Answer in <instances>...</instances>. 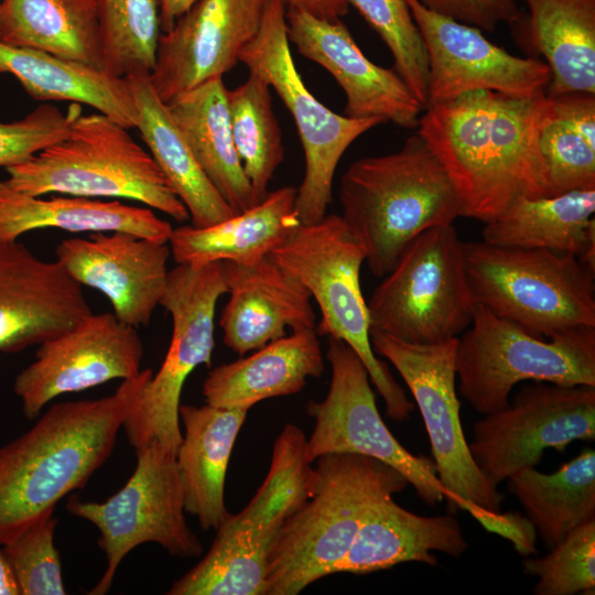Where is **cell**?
Here are the masks:
<instances>
[{"label": "cell", "instance_id": "10", "mask_svg": "<svg viewBox=\"0 0 595 595\" xmlns=\"http://www.w3.org/2000/svg\"><path fill=\"white\" fill-rule=\"evenodd\" d=\"M383 277L367 302L370 329L411 344H437L470 325L476 304L453 224L420 234Z\"/></svg>", "mask_w": 595, "mask_h": 595}, {"label": "cell", "instance_id": "29", "mask_svg": "<svg viewBox=\"0 0 595 595\" xmlns=\"http://www.w3.org/2000/svg\"><path fill=\"white\" fill-rule=\"evenodd\" d=\"M44 228L69 232L121 231L169 242L173 227L151 208L84 196L42 198L18 192L0 181V241L18 240Z\"/></svg>", "mask_w": 595, "mask_h": 595}, {"label": "cell", "instance_id": "18", "mask_svg": "<svg viewBox=\"0 0 595 595\" xmlns=\"http://www.w3.org/2000/svg\"><path fill=\"white\" fill-rule=\"evenodd\" d=\"M428 56L426 107L476 90L532 98L548 93L551 72L540 57H519L483 31L405 0ZM425 107V108H426Z\"/></svg>", "mask_w": 595, "mask_h": 595}, {"label": "cell", "instance_id": "35", "mask_svg": "<svg viewBox=\"0 0 595 595\" xmlns=\"http://www.w3.org/2000/svg\"><path fill=\"white\" fill-rule=\"evenodd\" d=\"M508 480L548 550L577 527L595 520V451L584 448L553 473L524 468Z\"/></svg>", "mask_w": 595, "mask_h": 595}, {"label": "cell", "instance_id": "13", "mask_svg": "<svg viewBox=\"0 0 595 595\" xmlns=\"http://www.w3.org/2000/svg\"><path fill=\"white\" fill-rule=\"evenodd\" d=\"M134 451V470L115 495L102 502L72 495L65 505L71 515L97 528L98 545L106 555V570L89 595L106 594L125 556L143 543H158L184 559L203 554L201 540L186 522L175 455L158 442Z\"/></svg>", "mask_w": 595, "mask_h": 595}, {"label": "cell", "instance_id": "24", "mask_svg": "<svg viewBox=\"0 0 595 595\" xmlns=\"http://www.w3.org/2000/svg\"><path fill=\"white\" fill-rule=\"evenodd\" d=\"M467 549L468 542L453 515L420 516L389 496L371 508L333 574H369L403 562L436 566L433 552L459 558Z\"/></svg>", "mask_w": 595, "mask_h": 595}, {"label": "cell", "instance_id": "22", "mask_svg": "<svg viewBox=\"0 0 595 595\" xmlns=\"http://www.w3.org/2000/svg\"><path fill=\"white\" fill-rule=\"evenodd\" d=\"M90 313L83 286L58 261L18 240L0 241V354L40 345Z\"/></svg>", "mask_w": 595, "mask_h": 595}, {"label": "cell", "instance_id": "45", "mask_svg": "<svg viewBox=\"0 0 595 595\" xmlns=\"http://www.w3.org/2000/svg\"><path fill=\"white\" fill-rule=\"evenodd\" d=\"M197 0H159L160 29L169 32L177 19L183 15Z\"/></svg>", "mask_w": 595, "mask_h": 595}, {"label": "cell", "instance_id": "37", "mask_svg": "<svg viewBox=\"0 0 595 595\" xmlns=\"http://www.w3.org/2000/svg\"><path fill=\"white\" fill-rule=\"evenodd\" d=\"M271 87L249 73L246 82L227 89L230 129L236 152L258 202L282 163V134L273 111Z\"/></svg>", "mask_w": 595, "mask_h": 595}, {"label": "cell", "instance_id": "11", "mask_svg": "<svg viewBox=\"0 0 595 595\" xmlns=\"http://www.w3.org/2000/svg\"><path fill=\"white\" fill-rule=\"evenodd\" d=\"M227 292L224 261L177 264L169 271L160 305L171 315L170 345L122 424L134 450L158 442L176 456L182 442L178 409L183 386L196 367L210 366L216 305Z\"/></svg>", "mask_w": 595, "mask_h": 595}, {"label": "cell", "instance_id": "12", "mask_svg": "<svg viewBox=\"0 0 595 595\" xmlns=\"http://www.w3.org/2000/svg\"><path fill=\"white\" fill-rule=\"evenodd\" d=\"M286 7L268 0L258 32L241 50L239 62L261 76L293 117L304 153V175L296 188L295 210L301 224L326 215L334 175L349 145L382 123L375 118L340 116L320 102L298 73L286 34Z\"/></svg>", "mask_w": 595, "mask_h": 595}, {"label": "cell", "instance_id": "19", "mask_svg": "<svg viewBox=\"0 0 595 595\" xmlns=\"http://www.w3.org/2000/svg\"><path fill=\"white\" fill-rule=\"evenodd\" d=\"M268 0H197L173 28L160 34L150 74L169 101L230 71L259 30Z\"/></svg>", "mask_w": 595, "mask_h": 595}, {"label": "cell", "instance_id": "36", "mask_svg": "<svg viewBox=\"0 0 595 595\" xmlns=\"http://www.w3.org/2000/svg\"><path fill=\"white\" fill-rule=\"evenodd\" d=\"M549 97L550 111L539 134L548 197L594 190L595 94L574 91Z\"/></svg>", "mask_w": 595, "mask_h": 595}, {"label": "cell", "instance_id": "2", "mask_svg": "<svg viewBox=\"0 0 595 595\" xmlns=\"http://www.w3.org/2000/svg\"><path fill=\"white\" fill-rule=\"evenodd\" d=\"M152 374L141 370L102 398L55 403L0 447V548L85 487L111 455Z\"/></svg>", "mask_w": 595, "mask_h": 595}, {"label": "cell", "instance_id": "1", "mask_svg": "<svg viewBox=\"0 0 595 595\" xmlns=\"http://www.w3.org/2000/svg\"><path fill=\"white\" fill-rule=\"evenodd\" d=\"M551 98L476 90L426 107L416 132L444 166L462 217L487 223L521 198L548 197L539 134Z\"/></svg>", "mask_w": 595, "mask_h": 595}, {"label": "cell", "instance_id": "8", "mask_svg": "<svg viewBox=\"0 0 595 595\" xmlns=\"http://www.w3.org/2000/svg\"><path fill=\"white\" fill-rule=\"evenodd\" d=\"M270 256L315 300L321 312L317 335L349 345L365 364L387 415L399 422L407 420L414 403L372 349L369 312L360 286L366 253L342 216L331 214L316 223L300 224Z\"/></svg>", "mask_w": 595, "mask_h": 595}, {"label": "cell", "instance_id": "20", "mask_svg": "<svg viewBox=\"0 0 595 595\" xmlns=\"http://www.w3.org/2000/svg\"><path fill=\"white\" fill-rule=\"evenodd\" d=\"M170 256L169 242L121 231L67 238L55 248L66 273L82 286L101 292L116 317L136 328L149 325L161 303Z\"/></svg>", "mask_w": 595, "mask_h": 595}, {"label": "cell", "instance_id": "39", "mask_svg": "<svg viewBox=\"0 0 595 595\" xmlns=\"http://www.w3.org/2000/svg\"><path fill=\"white\" fill-rule=\"evenodd\" d=\"M381 37L393 69L426 107L429 64L420 31L405 0H346Z\"/></svg>", "mask_w": 595, "mask_h": 595}, {"label": "cell", "instance_id": "46", "mask_svg": "<svg viewBox=\"0 0 595 595\" xmlns=\"http://www.w3.org/2000/svg\"><path fill=\"white\" fill-rule=\"evenodd\" d=\"M0 595H20L18 584L2 548H0Z\"/></svg>", "mask_w": 595, "mask_h": 595}, {"label": "cell", "instance_id": "9", "mask_svg": "<svg viewBox=\"0 0 595 595\" xmlns=\"http://www.w3.org/2000/svg\"><path fill=\"white\" fill-rule=\"evenodd\" d=\"M455 367L457 391L484 415L506 409L524 380L595 387V327L545 340L476 304L458 338Z\"/></svg>", "mask_w": 595, "mask_h": 595}, {"label": "cell", "instance_id": "44", "mask_svg": "<svg viewBox=\"0 0 595 595\" xmlns=\"http://www.w3.org/2000/svg\"><path fill=\"white\" fill-rule=\"evenodd\" d=\"M286 8L300 9L325 20H337L348 12L346 0H282Z\"/></svg>", "mask_w": 595, "mask_h": 595}, {"label": "cell", "instance_id": "43", "mask_svg": "<svg viewBox=\"0 0 595 595\" xmlns=\"http://www.w3.org/2000/svg\"><path fill=\"white\" fill-rule=\"evenodd\" d=\"M425 8L473 25L485 32H494L499 24L512 25L521 13L516 0H419Z\"/></svg>", "mask_w": 595, "mask_h": 595}, {"label": "cell", "instance_id": "33", "mask_svg": "<svg viewBox=\"0 0 595 595\" xmlns=\"http://www.w3.org/2000/svg\"><path fill=\"white\" fill-rule=\"evenodd\" d=\"M125 78L136 102V128L159 169L185 205L192 225L208 227L236 215L199 167L166 104L155 91L150 74Z\"/></svg>", "mask_w": 595, "mask_h": 595}, {"label": "cell", "instance_id": "21", "mask_svg": "<svg viewBox=\"0 0 595 595\" xmlns=\"http://www.w3.org/2000/svg\"><path fill=\"white\" fill-rule=\"evenodd\" d=\"M286 34L298 52L325 68L346 95L345 115L375 118L404 129L419 126L424 107L392 68L372 63L347 26L286 8Z\"/></svg>", "mask_w": 595, "mask_h": 595}, {"label": "cell", "instance_id": "5", "mask_svg": "<svg viewBox=\"0 0 595 595\" xmlns=\"http://www.w3.org/2000/svg\"><path fill=\"white\" fill-rule=\"evenodd\" d=\"M6 171L4 183L28 195L133 199L178 223L190 218L150 152L100 112L82 113L65 138Z\"/></svg>", "mask_w": 595, "mask_h": 595}, {"label": "cell", "instance_id": "6", "mask_svg": "<svg viewBox=\"0 0 595 595\" xmlns=\"http://www.w3.org/2000/svg\"><path fill=\"white\" fill-rule=\"evenodd\" d=\"M306 437L288 423L274 441L268 474L237 515L228 512L208 552L167 595H266L269 554L288 518L311 496L314 467Z\"/></svg>", "mask_w": 595, "mask_h": 595}, {"label": "cell", "instance_id": "23", "mask_svg": "<svg viewBox=\"0 0 595 595\" xmlns=\"http://www.w3.org/2000/svg\"><path fill=\"white\" fill-rule=\"evenodd\" d=\"M229 300L219 326L223 342L245 355L291 332L315 328L312 296L270 255L252 266L224 261Z\"/></svg>", "mask_w": 595, "mask_h": 595}, {"label": "cell", "instance_id": "16", "mask_svg": "<svg viewBox=\"0 0 595 595\" xmlns=\"http://www.w3.org/2000/svg\"><path fill=\"white\" fill-rule=\"evenodd\" d=\"M595 440V387L534 381L500 411L473 426L469 452L487 480L498 486L538 465L548 448L565 451L575 441Z\"/></svg>", "mask_w": 595, "mask_h": 595}, {"label": "cell", "instance_id": "15", "mask_svg": "<svg viewBox=\"0 0 595 595\" xmlns=\"http://www.w3.org/2000/svg\"><path fill=\"white\" fill-rule=\"evenodd\" d=\"M326 359L331 382L323 401L311 400L307 414L314 429L306 440L310 463L328 453H354L376 458L398 470L428 506L447 499L432 458L409 452L392 435L376 404L368 370L345 342L329 338Z\"/></svg>", "mask_w": 595, "mask_h": 595}, {"label": "cell", "instance_id": "7", "mask_svg": "<svg viewBox=\"0 0 595 595\" xmlns=\"http://www.w3.org/2000/svg\"><path fill=\"white\" fill-rule=\"evenodd\" d=\"M475 304L543 338L595 327V270L547 249L463 241Z\"/></svg>", "mask_w": 595, "mask_h": 595}, {"label": "cell", "instance_id": "34", "mask_svg": "<svg viewBox=\"0 0 595 595\" xmlns=\"http://www.w3.org/2000/svg\"><path fill=\"white\" fill-rule=\"evenodd\" d=\"M0 42L105 71L98 0H0Z\"/></svg>", "mask_w": 595, "mask_h": 595}, {"label": "cell", "instance_id": "42", "mask_svg": "<svg viewBox=\"0 0 595 595\" xmlns=\"http://www.w3.org/2000/svg\"><path fill=\"white\" fill-rule=\"evenodd\" d=\"M80 115L78 102H72L66 112L54 105L42 104L20 120L0 121V166L22 163L62 140Z\"/></svg>", "mask_w": 595, "mask_h": 595}, {"label": "cell", "instance_id": "3", "mask_svg": "<svg viewBox=\"0 0 595 595\" xmlns=\"http://www.w3.org/2000/svg\"><path fill=\"white\" fill-rule=\"evenodd\" d=\"M338 198L340 216L376 277L386 275L420 234L462 217L450 176L418 132L396 152L351 163Z\"/></svg>", "mask_w": 595, "mask_h": 595}, {"label": "cell", "instance_id": "17", "mask_svg": "<svg viewBox=\"0 0 595 595\" xmlns=\"http://www.w3.org/2000/svg\"><path fill=\"white\" fill-rule=\"evenodd\" d=\"M143 353L136 327L113 313H90L39 345L34 360L15 376L13 391L24 416L34 420L62 394L138 376Z\"/></svg>", "mask_w": 595, "mask_h": 595}, {"label": "cell", "instance_id": "40", "mask_svg": "<svg viewBox=\"0 0 595 595\" xmlns=\"http://www.w3.org/2000/svg\"><path fill=\"white\" fill-rule=\"evenodd\" d=\"M522 570L539 578L536 595L594 593L595 520L571 531L544 556L524 559Z\"/></svg>", "mask_w": 595, "mask_h": 595}, {"label": "cell", "instance_id": "32", "mask_svg": "<svg viewBox=\"0 0 595 595\" xmlns=\"http://www.w3.org/2000/svg\"><path fill=\"white\" fill-rule=\"evenodd\" d=\"M0 73L15 76L35 100L85 104L126 129L136 128V102L123 77L47 52L1 42Z\"/></svg>", "mask_w": 595, "mask_h": 595}, {"label": "cell", "instance_id": "41", "mask_svg": "<svg viewBox=\"0 0 595 595\" xmlns=\"http://www.w3.org/2000/svg\"><path fill=\"white\" fill-rule=\"evenodd\" d=\"M54 510L31 523L2 547L20 595H64L60 553L54 544Z\"/></svg>", "mask_w": 595, "mask_h": 595}, {"label": "cell", "instance_id": "30", "mask_svg": "<svg viewBox=\"0 0 595 595\" xmlns=\"http://www.w3.org/2000/svg\"><path fill=\"white\" fill-rule=\"evenodd\" d=\"M595 188L521 197L484 223L483 241L571 253L595 270Z\"/></svg>", "mask_w": 595, "mask_h": 595}, {"label": "cell", "instance_id": "4", "mask_svg": "<svg viewBox=\"0 0 595 595\" xmlns=\"http://www.w3.org/2000/svg\"><path fill=\"white\" fill-rule=\"evenodd\" d=\"M315 462L312 494L288 518L269 554L266 595H296L333 574L371 508L410 485L366 455L328 453Z\"/></svg>", "mask_w": 595, "mask_h": 595}, {"label": "cell", "instance_id": "28", "mask_svg": "<svg viewBox=\"0 0 595 595\" xmlns=\"http://www.w3.org/2000/svg\"><path fill=\"white\" fill-rule=\"evenodd\" d=\"M515 36L551 72L547 95L595 94V0H521Z\"/></svg>", "mask_w": 595, "mask_h": 595}, {"label": "cell", "instance_id": "31", "mask_svg": "<svg viewBox=\"0 0 595 595\" xmlns=\"http://www.w3.org/2000/svg\"><path fill=\"white\" fill-rule=\"evenodd\" d=\"M196 162L238 214L259 202L236 152L223 77L210 78L165 102Z\"/></svg>", "mask_w": 595, "mask_h": 595}, {"label": "cell", "instance_id": "25", "mask_svg": "<svg viewBox=\"0 0 595 595\" xmlns=\"http://www.w3.org/2000/svg\"><path fill=\"white\" fill-rule=\"evenodd\" d=\"M247 408L182 404L184 428L176 452V466L184 494L185 512L197 518L202 530H216L228 510L225 480L229 458Z\"/></svg>", "mask_w": 595, "mask_h": 595}, {"label": "cell", "instance_id": "27", "mask_svg": "<svg viewBox=\"0 0 595 595\" xmlns=\"http://www.w3.org/2000/svg\"><path fill=\"white\" fill-rule=\"evenodd\" d=\"M296 188L268 192L251 208L208 227L173 228L169 239L177 264L230 261L252 266L269 256L301 224L295 210Z\"/></svg>", "mask_w": 595, "mask_h": 595}, {"label": "cell", "instance_id": "14", "mask_svg": "<svg viewBox=\"0 0 595 595\" xmlns=\"http://www.w3.org/2000/svg\"><path fill=\"white\" fill-rule=\"evenodd\" d=\"M370 343L376 355L394 366L414 398L448 506L467 510L477 521L489 511L499 512L505 497L474 462L462 428L455 367L458 337L411 344L370 329Z\"/></svg>", "mask_w": 595, "mask_h": 595}, {"label": "cell", "instance_id": "38", "mask_svg": "<svg viewBox=\"0 0 595 595\" xmlns=\"http://www.w3.org/2000/svg\"><path fill=\"white\" fill-rule=\"evenodd\" d=\"M98 25L107 73L151 74L161 30L159 0H98Z\"/></svg>", "mask_w": 595, "mask_h": 595}, {"label": "cell", "instance_id": "26", "mask_svg": "<svg viewBox=\"0 0 595 595\" xmlns=\"http://www.w3.org/2000/svg\"><path fill=\"white\" fill-rule=\"evenodd\" d=\"M324 356L313 329L292 332L250 356L212 369L203 383L206 404L247 408L275 397L300 392L309 378H320Z\"/></svg>", "mask_w": 595, "mask_h": 595}]
</instances>
